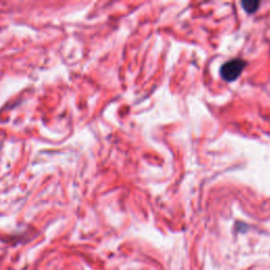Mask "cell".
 <instances>
[{
	"mask_svg": "<svg viewBox=\"0 0 270 270\" xmlns=\"http://www.w3.org/2000/svg\"><path fill=\"white\" fill-rule=\"evenodd\" d=\"M245 67V61L242 59H233L226 63L220 69V75L227 81L236 80Z\"/></svg>",
	"mask_w": 270,
	"mask_h": 270,
	"instance_id": "obj_1",
	"label": "cell"
},
{
	"mask_svg": "<svg viewBox=\"0 0 270 270\" xmlns=\"http://www.w3.org/2000/svg\"><path fill=\"white\" fill-rule=\"evenodd\" d=\"M242 5H243L244 9L246 10L247 12H249V13H253V12L256 11V9L259 8L260 3H257V2H244Z\"/></svg>",
	"mask_w": 270,
	"mask_h": 270,
	"instance_id": "obj_2",
	"label": "cell"
}]
</instances>
